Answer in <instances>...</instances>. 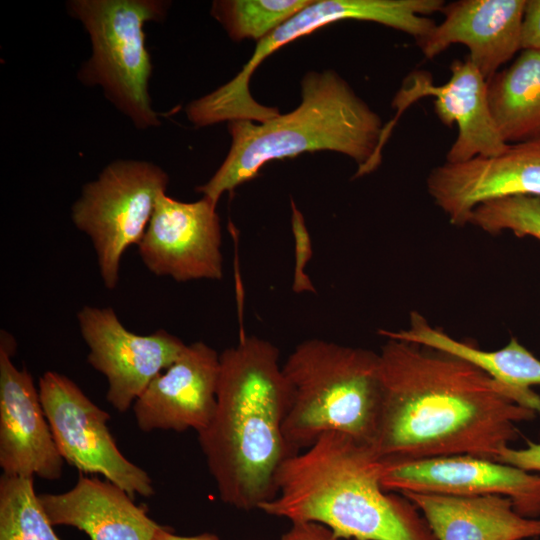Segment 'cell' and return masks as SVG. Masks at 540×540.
<instances>
[{
    "label": "cell",
    "instance_id": "obj_1",
    "mask_svg": "<svg viewBox=\"0 0 540 540\" xmlns=\"http://www.w3.org/2000/svg\"><path fill=\"white\" fill-rule=\"evenodd\" d=\"M379 355L381 413L373 449L384 461L472 455L496 460L540 413V395L459 357L387 338Z\"/></svg>",
    "mask_w": 540,
    "mask_h": 540
},
{
    "label": "cell",
    "instance_id": "obj_2",
    "mask_svg": "<svg viewBox=\"0 0 540 540\" xmlns=\"http://www.w3.org/2000/svg\"><path fill=\"white\" fill-rule=\"evenodd\" d=\"M217 403L198 442L227 505L250 511L276 494V477L291 456L283 434L289 387L279 349L241 336L219 356Z\"/></svg>",
    "mask_w": 540,
    "mask_h": 540
},
{
    "label": "cell",
    "instance_id": "obj_3",
    "mask_svg": "<svg viewBox=\"0 0 540 540\" xmlns=\"http://www.w3.org/2000/svg\"><path fill=\"white\" fill-rule=\"evenodd\" d=\"M382 467L373 447L325 433L282 463L275 497L258 509L292 523L322 524L340 539L436 540L411 501L383 489Z\"/></svg>",
    "mask_w": 540,
    "mask_h": 540
},
{
    "label": "cell",
    "instance_id": "obj_4",
    "mask_svg": "<svg viewBox=\"0 0 540 540\" xmlns=\"http://www.w3.org/2000/svg\"><path fill=\"white\" fill-rule=\"evenodd\" d=\"M383 129L379 115L335 71H311L301 81V103L292 112L263 123L228 122L229 153L195 190L217 205L225 192L254 179L267 162L319 150L352 158L359 177L380 164Z\"/></svg>",
    "mask_w": 540,
    "mask_h": 540
},
{
    "label": "cell",
    "instance_id": "obj_5",
    "mask_svg": "<svg viewBox=\"0 0 540 540\" xmlns=\"http://www.w3.org/2000/svg\"><path fill=\"white\" fill-rule=\"evenodd\" d=\"M282 370L289 387L283 434L291 456L329 432L373 447L381 413L378 353L309 339Z\"/></svg>",
    "mask_w": 540,
    "mask_h": 540
},
{
    "label": "cell",
    "instance_id": "obj_6",
    "mask_svg": "<svg viewBox=\"0 0 540 540\" xmlns=\"http://www.w3.org/2000/svg\"><path fill=\"white\" fill-rule=\"evenodd\" d=\"M443 0H314L265 38L258 41L252 57L226 84L187 105L188 119L203 127L219 122L249 120L266 122L280 115L278 108L259 104L249 90L256 68L275 50L330 23L341 20L376 22L407 33L417 42L426 38L436 23L428 15L442 12Z\"/></svg>",
    "mask_w": 540,
    "mask_h": 540
},
{
    "label": "cell",
    "instance_id": "obj_7",
    "mask_svg": "<svg viewBox=\"0 0 540 540\" xmlns=\"http://www.w3.org/2000/svg\"><path fill=\"white\" fill-rule=\"evenodd\" d=\"M169 3L162 0H72L68 13L89 34L91 57L78 71L87 86H100L106 98L139 129L160 121L151 105L150 54L144 26L164 20Z\"/></svg>",
    "mask_w": 540,
    "mask_h": 540
},
{
    "label": "cell",
    "instance_id": "obj_8",
    "mask_svg": "<svg viewBox=\"0 0 540 540\" xmlns=\"http://www.w3.org/2000/svg\"><path fill=\"white\" fill-rule=\"evenodd\" d=\"M168 175L147 161L117 160L86 183L72 206L76 228L91 240L104 286L118 285L120 262L141 241Z\"/></svg>",
    "mask_w": 540,
    "mask_h": 540
},
{
    "label": "cell",
    "instance_id": "obj_9",
    "mask_svg": "<svg viewBox=\"0 0 540 540\" xmlns=\"http://www.w3.org/2000/svg\"><path fill=\"white\" fill-rule=\"evenodd\" d=\"M40 400L57 448L80 473L99 474L135 495L155 494L149 474L119 450L107 422L109 413L67 376L47 371L38 382Z\"/></svg>",
    "mask_w": 540,
    "mask_h": 540
},
{
    "label": "cell",
    "instance_id": "obj_10",
    "mask_svg": "<svg viewBox=\"0 0 540 540\" xmlns=\"http://www.w3.org/2000/svg\"><path fill=\"white\" fill-rule=\"evenodd\" d=\"M88 363L106 377V400L129 410L150 382L166 370L186 345L164 329L149 335L129 331L110 307L84 306L77 313Z\"/></svg>",
    "mask_w": 540,
    "mask_h": 540
},
{
    "label": "cell",
    "instance_id": "obj_11",
    "mask_svg": "<svg viewBox=\"0 0 540 540\" xmlns=\"http://www.w3.org/2000/svg\"><path fill=\"white\" fill-rule=\"evenodd\" d=\"M216 204L207 197L178 201L159 194L138 243L146 268L178 282L223 278L222 233Z\"/></svg>",
    "mask_w": 540,
    "mask_h": 540
},
{
    "label": "cell",
    "instance_id": "obj_12",
    "mask_svg": "<svg viewBox=\"0 0 540 540\" xmlns=\"http://www.w3.org/2000/svg\"><path fill=\"white\" fill-rule=\"evenodd\" d=\"M450 78L435 85L425 72H413L403 82L392 106L396 116L384 126L379 149L402 112L421 97H434V110L440 121L451 127L457 125V137L446 154V162L458 163L474 157L495 156L506 150L508 143L501 136L488 101V81L474 63L454 60L450 65Z\"/></svg>",
    "mask_w": 540,
    "mask_h": 540
},
{
    "label": "cell",
    "instance_id": "obj_13",
    "mask_svg": "<svg viewBox=\"0 0 540 540\" xmlns=\"http://www.w3.org/2000/svg\"><path fill=\"white\" fill-rule=\"evenodd\" d=\"M382 463L381 484L387 492L501 495L511 499L520 515L540 516V474L472 455Z\"/></svg>",
    "mask_w": 540,
    "mask_h": 540
},
{
    "label": "cell",
    "instance_id": "obj_14",
    "mask_svg": "<svg viewBox=\"0 0 540 540\" xmlns=\"http://www.w3.org/2000/svg\"><path fill=\"white\" fill-rule=\"evenodd\" d=\"M16 342L0 334V467L3 474L58 480L64 459L55 443L33 378L12 361Z\"/></svg>",
    "mask_w": 540,
    "mask_h": 540
},
{
    "label": "cell",
    "instance_id": "obj_15",
    "mask_svg": "<svg viewBox=\"0 0 540 540\" xmlns=\"http://www.w3.org/2000/svg\"><path fill=\"white\" fill-rule=\"evenodd\" d=\"M427 190L449 222L469 223L480 204L515 195L540 197V139L509 144L502 153L444 162L427 177Z\"/></svg>",
    "mask_w": 540,
    "mask_h": 540
},
{
    "label": "cell",
    "instance_id": "obj_16",
    "mask_svg": "<svg viewBox=\"0 0 540 540\" xmlns=\"http://www.w3.org/2000/svg\"><path fill=\"white\" fill-rule=\"evenodd\" d=\"M220 354L202 341L186 345L132 405L142 432L204 430L217 403Z\"/></svg>",
    "mask_w": 540,
    "mask_h": 540
},
{
    "label": "cell",
    "instance_id": "obj_17",
    "mask_svg": "<svg viewBox=\"0 0 540 540\" xmlns=\"http://www.w3.org/2000/svg\"><path fill=\"white\" fill-rule=\"evenodd\" d=\"M527 0H460L445 5L443 21L417 42L432 59L453 44H463L469 59L489 82L521 50V25Z\"/></svg>",
    "mask_w": 540,
    "mask_h": 540
},
{
    "label": "cell",
    "instance_id": "obj_18",
    "mask_svg": "<svg viewBox=\"0 0 540 540\" xmlns=\"http://www.w3.org/2000/svg\"><path fill=\"white\" fill-rule=\"evenodd\" d=\"M38 496L53 526L75 527L90 540H153L161 526L125 490L97 476L80 473L70 490Z\"/></svg>",
    "mask_w": 540,
    "mask_h": 540
},
{
    "label": "cell",
    "instance_id": "obj_19",
    "mask_svg": "<svg viewBox=\"0 0 540 540\" xmlns=\"http://www.w3.org/2000/svg\"><path fill=\"white\" fill-rule=\"evenodd\" d=\"M400 494L421 512L436 540H524L540 536V519L520 515L506 496Z\"/></svg>",
    "mask_w": 540,
    "mask_h": 540
},
{
    "label": "cell",
    "instance_id": "obj_20",
    "mask_svg": "<svg viewBox=\"0 0 540 540\" xmlns=\"http://www.w3.org/2000/svg\"><path fill=\"white\" fill-rule=\"evenodd\" d=\"M379 333L386 338L417 343L459 357L497 381L521 391H530L531 386L540 385V360L516 338H511L508 344L499 350L485 351L432 327L416 311L410 315L408 329L380 330Z\"/></svg>",
    "mask_w": 540,
    "mask_h": 540
},
{
    "label": "cell",
    "instance_id": "obj_21",
    "mask_svg": "<svg viewBox=\"0 0 540 540\" xmlns=\"http://www.w3.org/2000/svg\"><path fill=\"white\" fill-rule=\"evenodd\" d=\"M488 101L506 143L540 139V51L521 50L488 82Z\"/></svg>",
    "mask_w": 540,
    "mask_h": 540
},
{
    "label": "cell",
    "instance_id": "obj_22",
    "mask_svg": "<svg viewBox=\"0 0 540 540\" xmlns=\"http://www.w3.org/2000/svg\"><path fill=\"white\" fill-rule=\"evenodd\" d=\"M0 540H61L34 490V477H0Z\"/></svg>",
    "mask_w": 540,
    "mask_h": 540
},
{
    "label": "cell",
    "instance_id": "obj_23",
    "mask_svg": "<svg viewBox=\"0 0 540 540\" xmlns=\"http://www.w3.org/2000/svg\"><path fill=\"white\" fill-rule=\"evenodd\" d=\"M310 2L311 0H218L212 4L211 14L222 24L231 39L260 41Z\"/></svg>",
    "mask_w": 540,
    "mask_h": 540
},
{
    "label": "cell",
    "instance_id": "obj_24",
    "mask_svg": "<svg viewBox=\"0 0 540 540\" xmlns=\"http://www.w3.org/2000/svg\"><path fill=\"white\" fill-rule=\"evenodd\" d=\"M468 224L491 234L508 230L540 240V197L515 195L484 202L472 211Z\"/></svg>",
    "mask_w": 540,
    "mask_h": 540
},
{
    "label": "cell",
    "instance_id": "obj_25",
    "mask_svg": "<svg viewBox=\"0 0 540 540\" xmlns=\"http://www.w3.org/2000/svg\"><path fill=\"white\" fill-rule=\"evenodd\" d=\"M291 229L294 238V272L292 290L297 293H315V287L310 277L305 272V267L310 261L313 250L311 237L305 224L302 212L291 199Z\"/></svg>",
    "mask_w": 540,
    "mask_h": 540
},
{
    "label": "cell",
    "instance_id": "obj_26",
    "mask_svg": "<svg viewBox=\"0 0 540 540\" xmlns=\"http://www.w3.org/2000/svg\"><path fill=\"white\" fill-rule=\"evenodd\" d=\"M496 461L521 468L528 472L540 473V444L527 441L526 447L522 449H514L507 446L500 451Z\"/></svg>",
    "mask_w": 540,
    "mask_h": 540
},
{
    "label": "cell",
    "instance_id": "obj_27",
    "mask_svg": "<svg viewBox=\"0 0 540 540\" xmlns=\"http://www.w3.org/2000/svg\"><path fill=\"white\" fill-rule=\"evenodd\" d=\"M521 50L540 51V0H527L521 25Z\"/></svg>",
    "mask_w": 540,
    "mask_h": 540
},
{
    "label": "cell",
    "instance_id": "obj_28",
    "mask_svg": "<svg viewBox=\"0 0 540 540\" xmlns=\"http://www.w3.org/2000/svg\"><path fill=\"white\" fill-rule=\"evenodd\" d=\"M279 540H342L326 526L315 522H293Z\"/></svg>",
    "mask_w": 540,
    "mask_h": 540
},
{
    "label": "cell",
    "instance_id": "obj_29",
    "mask_svg": "<svg viewBox=\"0 0 540 540\" xmlns=\"http://www.w3.org/2000/svg\"><path fill=\"white\" fill-rule=\"evenodd\" d=\"M153 540H220L216 534L201 533L193 536H180L173 533L171 528L160 526L155 533Z\"/></svg>",
    "mask_w": 540,
    "mask_h": 540
}]
</instances>
